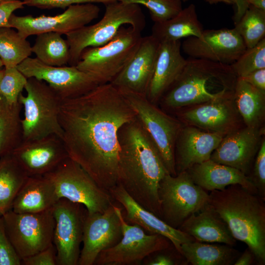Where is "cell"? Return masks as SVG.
<instances>
[{"label": "cell", "instance_id": "30", "mask_svg": "<svg viewBox=\"0 0 265 265\" xmlns=\"http://www.w3.org/2000/svg\"><path fill=\"white\" fill-rule=\"evenodd\" d=\"M194 240L181 245V254L192 265H230L239 256L238 251L227 244Z\"/></svg>", "mask_w": 265, "mask_h": 265}, {"label": "cell", "instance_id": "15", "mask_svg": "<svg viewBox=\"0 0 265 265\" xmlns=\"http://www.w3.org/2000/svg\"><path fill=\"white\" fill-rule=\"evenodd\" d=\"M100 11V8L94 3L74 4L68 7L62 13L53 16H20L13 13L8 24L25 38L48 32L66 35L97 19Z\"/></svg>", "mask_w": 265, "mask_h": 265}, {"label": "cell", "instance_id": "46", "mask_svg": "<svg viewBox=\"0 0 265 265\" xmlns=\"http://www.w3.org/2000/svg\"><path fill=\"white\" fill-rule=\"evenodd\" d=\"M236 7V12L233 16L234 24L237 23L248 9L249 4L248 0H234Z\"/></svg>", "mask_w": 265, "mask_h": 265}, {"label": "cell", "instance_id": "35", "mask_svg": "<svg viewBox=\"0 0 265 265\" xmlns=\"http://www.w3.org/2000/svg\"><path fill=\"white\" fill-rule=\"evenodd\" d=\"M234 28L247 48L254 47L265 38V11L249 5Z\"/></svg>", "mask_w": 265, "mask_h": 265}, {"label": "cell", "instance_id": "48", "mask_svg": "<svg viewBox=\"0 0 265 265\" xmlns=\"http://www.w3.org/2000/svg\"><path fill=\"white\" fill-rule=\"evenodd\" d=\"M249 5L265 11V0H248Z\"/></svg>", "mask_w": 265, "mask_h": 265}, {"label": "cell", "instance_id": "44", "mask_svg": "<svg viewBox=\"0 0 265 265\" xmlns=\"http://www.w3.org/2000/svg\"><path fill=\"white\" fill-rule=\"evenodd\" d=\"M156 253L157 254L148 261L147 265H175L188 264L183 256L175 258L169 254L161 253V250Z\"/></svg>", "mask_w": 265, "mask_h": 265}, {"label": "cell", "instance_id": "29", "mask_svg": "<svg viewBox=\"0 0 265 265\" xmlns=\"http://www.w3.org/2000/svg\"><path fill=\"white\" fill-rule=\"evenodd\" d=\"M234 101L244 125L252 128L264 127L265 91L259 90L238 78L234 91Z\"/></svg>", "mask_w": 265, "mask_h": 265}, {"label": "cell", "instance_id": "43", "mask_svg": "<svg viewBox=\"0 0 265 265\" xmlns=\"http://www.w3.org/2000/svg\"><path fill=\"white\" fill-rule=\"evenodd\" d=\"M20 0H4L0 3V27H9L8 20L13 12L24 6Z\"/></svg>", "mask_w": 265, "mask_h": 265}, {"label": "cell", "instance_id": "4", "mask_svg": "<svg viewBox=\"0 0 265 265\" xmlns=\"http://www.w3.org/2000/svg\"><path fill=\"white\" fill-rule=\"evenodd\" d=\"M237 78L229 65L189 57L159 103L167 110L179 111L234 91Z\"/></svg>", "mask_w": 265, "mask_h": 265}, {"label": "cell", "instance_id": "2", "mask_svg": "<svg viewBox=\"0 0 265 265\" xmlns=\"http://www.w3.org/2000/svg\"><path fill=\"white\" fill-rule=\"evenodd\" d=\"M118 137V184L138 204L161 218L158 189L169 173L156 147L137 117L121 127Z\"/></svg>", "mask_w": 265, "mask_h": 265}, {"label": "cell", "instance_id": "28", "mask_svg": "<svg viewBox=\"0 0 265 265\" xmlns=\"http://www.w3.org/2000/svg\"><path fill=\"white\" fill-rule=\"evenodd\" d=\"M204 30L198 18L196 7L190 4L174 18L161 23H154L151 35L160 43L180 40L201 36Z\"/></svg>", "mask_w": 265, "mask_h": 265}, {"label": "cell", "instance_id": "45", "mask_svg": "<svg viewBox=\"0 0 265 265\" xmlns=\"http://www.w3.org/2000/svg\"><path fill=\"white\" fill-rule=\"evenodd\" d=\"M241 79L254 87L265 91V68L256 70Z\"/></svg>", "mask_w": 265, "mask_h": 265}, {"label": "cell", "instance_id": "5", "mask_svg": "<svg viewBox=\"0 0 265 265\" xmlns=\"http://www.w3.org/2000/svg\"><path fill=\"white\" fill-rule=\"evenodd\" d=\"M102 18L95 24L84 26L66 34L69 47V65H76L84 50L104 45L111 41L121 27L128 25L142 31L145 18L140 5L120 0L105 5Z\"/></svg>", "mask_w": 265, "mask_h": 265}, {"label": "cell", "instance_id": "38", "mask_svg": "<svg viewBox=\"0 0 265 265\" xmlns=\"http://www.w3.org/2000/svg\"><path fill=\"white\" fill-rule=\"evenodd\" d=\"M27 80L17 67L4 68L0 81V95L10 104L17 103Z\"/></svg>", "mask_w": 265, "mask_h": 265}, {"label": "cell", "instance_id": "52", "mask_svg": "<svg viewBox=\"0 0 265 265\" xmlns=\"http://www.w3.org/2000/svg\"><path fill=\"white\" fill-rule=\"evenodd\" d=\"M182 1H183V2H186L189 0H181Z\"/></svg>", "mask_w": 265, "mask_h": 265}, {"label": "cell", "instance_id": "1", "mask_svg": "<svg viewBox=\"0 0 265 265\" xmlns=\"http://www.w3.org/2000/svg\"><path fill=\"white\" fill-rule=\"evenodd\" d=\"M136 117L123 94L110 83L62 101L59 119L68 156L104 189L118 185V131Z\"/></svg>", "mask_w": 265, "mask_h": 265}, {"label": "cell", "instance_id": "8", "mask_svg": "<svg viewBox=\"0 0 265 265\" xmlns=\"http://www.w3.org/2000/svg\"><path fill=\"white\" fill-rule=\"evenodd\" d=\"M53 184L60 198L83 205L88 213L103 212L114 200L69 157L44 175Z\"/></svg>", "mask_w": 265, "mask_h": 265}, {"label": "cell", "instance_id": "9", "mask_svg": "<svg viewBox=\"0 0 265 265\" xmlns=\"http://www.w3.org/2000/svg\"><path fill=\"white\" fill-rule=\"evenodd\" d=\"M158 194L161 219L176 229L209 205V193L196 185L186 171L176 176L166 174L160 182Z\"/></svg>", "mask_w": 265, "mask_h": 265}, {"label": "cell", "instance_id": "27", "mask_svg": "<svg viewBox=\"0 0 265 265\" xmlns=\"http://www.w3.org/2000/svg\"><path fill=\"white\" fill-rule=\"evenodd\" d=\"M59 199L53 183L45 176H28L15 198L11 210L36 213L52 208Z\"/></svg>", "mask_w": 265, "mask_h": 265}, {"label": "cell", "instance_id": "33", "mask_svg": "<svg viewBox=\"0 0 265 265\" xmlns=\"http://www.w3.org/2000/svg\"><path fill=\"white\" fill-rule=\"evenodd\" d=\"M31 51L37 59L50 66H65L68 64L70 59L67 41L62 34L57 32H48L37 35Z\"/></svg>", "mask_w": 265, "mask_h": 265}, {"label": "cell", "instance_id": "22", "mask_svg": "<svg viewBox=\"0 0 265 265\" xmlns=\"http://www.w3.org/2000/svg\"><path fill=\"white\" fill-rule=\"evenodd\" d=\"M225 135L184 125L178 135L174 150L176 175L195 164L210 159Z\"/></svg>", "mask_w": 265, "mask_h": 265}, {"label": "cell", "instance_id": "49", "mask_svg": "<svg viewBox=\"0 0 265 265\" xmlns=\"http://www.w3.org/2000/svg\"><path fill=\"white\" fill-rule=\"evenodd\" d=\"M210 4H216L218 3H224L227 4H234V0H204Z\"/></svg>", "mask_w": 265, "mask_h": 265}, {"label": "cell", "instance_id": "12", "mask_svg": "<svg viewBox=\"0 0 265 265\" xmlns=\"http://www.w3.org/2000/svg\"><path fill=\"white\" fill-rule=\"evenodd\" d=\"M122 227V238L114 246L101 252L97 265H136L146 257L169 248L171 241L158 234H148L136 224L126 221L121 209L115 206Z\"/></svg>", "mask_w": 265, "mask_h": 265}, {"label": "cell", "instance_id": "7", "mask_svg": "<svg viewBox=\"0 0 265 265\" xmlns=\"http://www.w3.org/2000/svg\"><path fill=\"white\" fill-rule=\"evenodd\" d=\"M142 37L140 30L123 26L107 43L84 50L76 66L100 84L109 83L131 59Z\"/></svg>", "mask_w": 265, "mask_h": 265}, {"label": "cell", "instance_id": "19", "mask_svg": "<svg viewBox=\"0 0 265 265\" xmlns=\"http://www.w3.org/2000/svg\"><path fill=\"white\" fill-rule=\"evenodd\" d=\"M265 127L244 126L225 135L210 159L237 169L247 176L265 137Z\"/></svg>", "mask_w": 265, "mask_h": 265}, {"label": "cell", "instance_id": "37", "mask_svg": "<svg viewBox=\"0 0 265 265\" xmlns=\"http://www.w3.org/2000/svg\"><path fill=\"white\" fill-rule=\"evenodd\" d=\"M126 3H135L146 7L154 23L168 21L178 15L183 9L181 0H120Z\"/></svg>", "mask_w": 265, "mask_h": 265}, {"label": "cell", "instance_id": "23", "mask_svg": "<svg viewBox=\"0 0 265 265\" xmlns=\"http://www.w3.org/2000/svg\"><path fill=\"white\" fill-rule=\"evenodd\" d=\"M114 200L124 208L126 221L136 224L151 234H158L168 238L181 254V245L195 240L192 237L166 223L160 218L135 201L119 184L108 190Z\"/></svg>", "mask_w": 265, "mask_h": 265}, {"label": "cell", "instance_id": "10", "mask_svg": "<svg viewBox=\"0 0 265 265\" xmlns=\"http://www.w3.org/2000/svg\"><path fill=\"white\" fill-rule=\"evenodd\" d=\"M120 91L154 142L168 172L172 176H176L175 146L184 124L158 108L149 101L146 96L129 91Z\"/></svg>", "mask_w": 265, "mask_h": 265}, {"label": "cell", "instance_id": "50", "mask_svg": "<svg viewBox=\"0 0 265 265\" xmlns=\"http://www.w3.org/2000/svg\"><path fill=\"white\" fill-rule=\"evenodd\" d=\"M4 73V69L0 70V81Z\"/></svg>", "mask_w": 265, "mask_h": 265}, {"label": "cell", "instance_id": "42", "mask_svg": "<svg viewBox=\"0 0 265 265\" xmlns=\"http://www.w3.org/2000/svg\"><path fill=\"white\" fill-rule=\"evenodd\" d=\"M24 265H56V251L53 243L45 249L22 261Z\"/></svg>", "mask_w": 265, "mask_h": 265}, {"label": "cell", "instance_id": "21", "mask_svg": "<svg viewBox=\"0 0 265 265\" xmlns=\"http://www.w3.org/2000/svg\"><path fill=\"white\" fill-rule=\"evenodd\" d=\"M159 43L152 35L142 37L131 59L109 83L120 91L146 96Z\"/></svg>", "mask_w": 265, "mask_h": 265}, {"label": "cell", "instance_id": "39", "mask_svg": "<svg viewBox=\"0 0 265 265\" xmlns=\"http://www.w3.org/2000/svg\"><path fill=\"white\" fill-rule=\"evenodd\" d=\"M255 186L258 195L265 200V138L262 139L255 158L250 174L248 176Z\"/></svg>", "mask_w": 265, "mask_h": 265}, {"label": "cell", "instance_id": "16", "mask_svg": "<svg viewBox=\"0 0 265 265\" xmlns=\"http://www.w3.org/2000/svg\"><path fill=\"white\" fill-rule=\"evenodd\" d=\"M234 91L180 110L178 119L184 125L224 135L241 128L245 125L236 106Z\"/></svg>", "mask_w": 265, "mask_h": 265}, {"label": "cell", "instance_id": "36", "mask_svg": "<svg viewBox=\"0 0 265 265\" xmlns=\"http://www.w3.org/2000/svg\"><path fill=\"white\" fill-rule=\"evenodd\" d=\"M230 66L239 78H243L256 70L265 68V38L254 47L247 48Z\"/></svg>", "mask_w": 265, "mask_h": 265}, {"label": "cell", "instance_id": "31", "mask_svg": "<svg viewBox=\"0 0 265 265\" xmlns=\"http://www.w3.org/2000/svg\"><path fill=\"white\" fill-rule=\"evenodd\" d=\"M28 177L10 153L0 157V216L11 210Z\"/></svg>", "mask_w": 265, "mask_h": 265}, {"label": "cell", "instance_id": "34", "mask_svg": "<svg viewBox=\"0 0 265 265\" xmlns=\"http://www.w3.org/2000/svg\"><path fill=\"white\" fill-rule=\"evenodd\" d=\"M11 27H0V58L4 68L16 67L32 53L30 43Z\"/></svg>", "mask_w": 265, "mask_h": 265}, {"label": "cell", "instance_id": "18", "mask_svg": "<svg viewBox=\"0 0 265 265\" xmlns=\"http://www.w3.org/2000/svg\"><path fill=\"white\" fill-rule=\"evenodd\" d=\"M122 235L121 222L114 204L103 212H87L78 265H94L98 255L118 243Z\"/></svg>", "mask_w": 265, "mask_h": 265}, {"label": "cell", "instance_id": "24", "mask_svg": "<svg viewBox=\"0 0 265 265\" xmlns=\"http://www.w3.org/2000/svg\"><path fill=\"white\" fill-rule=\"evenodd\" d=\"M180 40L160 42L146 94L154 104L159 100L176 80L186 63L181 52Z\"/></svg>", "mask_w": 265, "mask_h": 265}, {"label": "cell", "instance_id": "6", "mask_svg": "<svg viewBox=\"0 0 265 265\" xmlns=\"http://www.w3.org/2000/svg\"><path fill=\"white\" fill-rule=\"evenodd\" d=\"M18 101L24 109L22 118L23 140H29L54 134L61 138L59 111L62 100L45 81L27 79Z\"/></svg>", "mask_w": 265, "mask_h": 265}, {"label": "cell", "instance_id": "20", "mask_svg": "<svg viewBox=\"0 0 265 265\" xmlns=\"http://www.w3.org/2000/svg\"><path fill=\"white\" fill-rule=\"evenodd\" d=\"M10 154L28 176L44 175L68 157L61 138L54 134L23 140Z\"/></svg>", "mask_w": 265, "mask_h": 265}, {"label": "cell", "instance_id": "14", "mask_svg": "<svg viewBox=\"0 0 265 265\" xmlns=\"http://www.w3.org/2000/svg\"><path fill=\"white\" fill-rule=\"evenodd\" d=\"M16 67L26 78L46 82L62 100L80 96L100 84L93 76L76 65L50 66L29 57Z\"/></svg>", "mask_w": 265, "mask_h": 265}, {"label": "cell", "instance_id": "53", "mask_svg": "<svg viewBox=\"0 0 265 265\" xmlns=\"http://www.w3.org/2000/svg\"><path fill=\"white\" fill-rule=\"evenodd\" d=\"M3 0H0V3L1 1H3Z\"/></svg>", "mask_w": 265, "mask_h": 265}, {"label": "cell", "instance_id": "3", "mask_svg": "<svg viewBox=\"0 0 265 265\" xmlns=\"http://www.w3.org/2000/svg\"><path fill=\"white\" fill-rule=\"evenodd\" d=\"M265 200L238 184L209 193V205L233 237L245 243L259 265L265 264Z\"/></svg>", "mask_w": 265, "mask_h": 265}, {"label": "cell", "instance_id": "26", "mask_svg": "<svg viewBox=\"0 0 265 265\" xmlns=\"http://www.w3.org/2000/svg\"><path fill=\"white\" fill-rule=\"evenodd\" d=\"M178 229L198 241L232 246L236 243L226 224L209 205L200 212L192 214Z\"/></svg>", "mask_w": 265, "mask_h": 265}, {"label": "cell", "instance_id": "40", "mask_svg": "<svg viewBox=\"0 0 265 265\" xmlns=\"http://www.w3.org/2000/svg\"><path fill=\"white\" fill-rule=\"evenodd\" d=\"M21 263L7 235L2 216H0V265H21Z\"/></svg>", "mask_w": 265, "mask_h": 265}, {"label": "cell", "instance_id": "25", "mask_svg": "<svg viewBox=\"0 0 265 265\" xmlns=\"http://www.w3.org/2000/svg\"><path fill=\"white\" fill-rule=\"evenodd\" d=\"M186 171L196 185L207 191L221 190L229 186L238 184L257 194L248 176L237 169L210 159L193 165Z\"/></svg>", "mask_w": 265, "mask_h": 265}, {"label": "cell", "instance_id": "13", "mask_svg": "<svg viewBox=\"0 0 265 265\" xmlns=\"http://www.w3.org/2000/svg\"><path fill=\"white\" fill-rule=\"evenodd\" d=\"M87 213L83 205L65 198H60L53 207L57 265H78Z\"/></svg>", "mask_w": 265, "mask_h": 265}, {"label": "cell", "instance_id": "41", "mask_svg": "<svg viewBox=\"0 0 265 265\" xmlns=\"http://www.w3.org/2000/svg\"><path fill=\"white\" fill-rule=\"evenodd\" d=\"M119 0H24V5L42 9L65 8L69 6L84 3H101L105 5Z\"/></svg>", "mask_w": 265, "mask_h": 265}, {"label": "cell", "instance_id": "32", "mask_svg": "<svg viewBox=\"0 0 265 265\" xmlns=\"http://www.w3.org/2000/svg\"><path fill=\"white\" fill-rule=\"evenodd\" d=\"M19 102L8 103L0 95V157L11 153L23 141V128Z\"/></svg>", "mask_w": 265, "mask_h": 265}, {"label": "cell", "instance_id": "47", "mask_svg": "<svg viewBox=\"0 0 265 265\" xmlns=\"http://www.w3.org/2000/svg\"><path fill=\"white\" fill-rule=\"evenodd\" d=\"M256 261L253 253L247 248L244 252L237 258L234 265H250L253 264Z\"/></svg>", "mask_w": 265, "mask_h": 265}, {"label": "cell", "instance_id": "11", "mask_svg": "<svg viewBox=\"0 0 265 265\" xmlns=\"http://www.w3.org/2000/svg\"><path fill=\"white\" fill-rule=\"evenodd\" d=\"M2 217L7 235L21 261L53 243V208L36 213H17L10 210Z\"/></svg>", "mask_w": 265, "mask_h": 265}, {"label": "cell", "instance_id": "17", "mask_svg": "<svg viewBox=\"0 0 265 265\" xmlns=\"http://www.w3.org/2000/svg\"><path fill=\"white\" fill-rule=\"evenodd\" d=\"M181 49L189 57L230 65L247 48L234 28H223L204 29L199 37L186 38Z\"/></svg>", "mask_w": 265, "mask_h": 265}, {"label": "cell", "instance_id": "51", "mask_svg": "<svg viewBox=\"0 0 265 265\" xmlns=\"http://www.w3.org/2000/svg\"><path fill=\"white\" fill-rule=\"evenodd\" d=\"M3 66V63L1 59L0 58V70L2 69L1 68H2Z\"/></svg>", "mask_w": 265, "mask_h": 265}]
</instances>
